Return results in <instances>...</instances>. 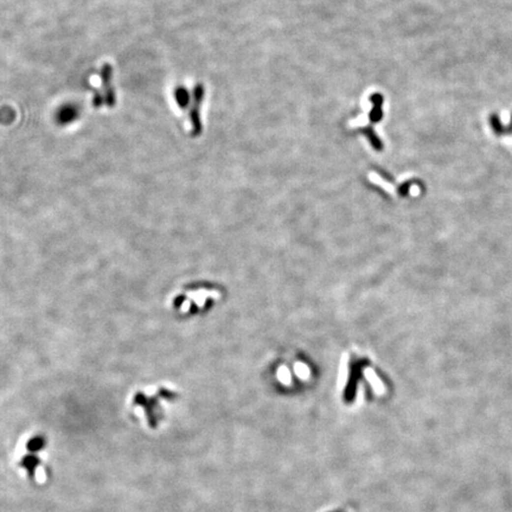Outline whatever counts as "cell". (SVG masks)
Listing matches in <instances>:
<instances>
[{"instance_id":"6da1fadb","label":"cell","mask_w":512,"mask_h":512,"mask_svg":"<svg viewBox=\"0 0 512 512\" xmlns=\"http://www.w3.org/2000/svg\"><path fill=\"white\" fill-rule=\"evenodd\" d=\"M112 75L113 69L109 64H105L101 70V82H102L103 88V102L106 106L114 107L115 106V90L112 86Z\"/></svg>"},{"instance_id":"7a4b0ae2","label":"cell","mask_w":512,"mask_h":512,"mask_svg":"<svg viewBox=\"0 0 512 512\" xmlns=\"http://www.w3.org/2000/svg\"><path fill=\"white\" fill-rule=\"evenodd\" d=\"M39 462H40V460L38 456L34 455V454H28V455H25L24 458L22 459L20 466H22L23 468H25V470L28 471V476L30 477L31 479H33L34 472H36V468L39 465Z\"/></svg>"},{"instance_id":"3957f363","label":"cell","mask_w":512,"mask_h":512,"mask_svg":"<svg viewBox=\"0 0 512 512\" xmlns=\"http://www.w3.org/2000/svg\"><path fill=\"white\" fill-rule=\"evenodd\" d=\"M371 101L372 102L375 103V107L374 109L371 111V114H370V119H371L374 122H376V121H380L382 119V101H383V99H382L381 94H375L374 96L371 97Z\"/></svg>"},{"instance_id":"277c9868","label":"cell","mask_w":512,"mask_h":512,"mask_svg":"<svg viewBox=\"0 0 512 512\" xmlns=\"http://www.w3.org/2000/svg\"><path fill=\"white\" fill-rule=\"evenodd\" d=\"M44 446H45V440H44V438H42V436H34V438L31 439V440H29L27 444V448L32 454L36 452H39L40 450L44 448Z\"/></svg>"},{"instance_id":"5b68a950","label":"cell","mask_w":512,"mask_h":512,"mask_svg":"<svg viewBox=\"0 0 512 512\" xmlns=\"http://www.w3.org/2000/svg\"><path fill=\"white\" fill-rule=\"evenodd\" d=\"M490 121H491V126H492L493 131L496 132L497 134H502V133L505 131V128L503 127L502 123H500L499 118L497 117V115H492L490 119Z\"/></svg>"},{"instance_id":"8992f818","label":"cell","mask_w":512,"mask_h":512,"mask_svg":"<svg viewBox=\"0 0 512 512\" xmlns=\"http://www.w3.org/2000/svg\"><path fill=\"white\" fill-rule=\"evenodd\" d=\"M510 129H512V118H511V122H510Z\"/></svg>"}]
</instances>
